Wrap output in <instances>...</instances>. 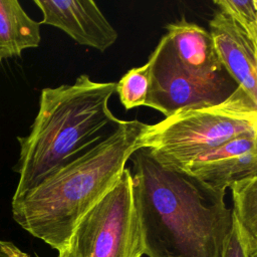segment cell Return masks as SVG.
<instances>
[{"label":"cell","mask_w":257,"mask_h":257,"mask_svg":"<svg viewBox=\"0 0 257 257\" xmlns=\"http://www.w3.org/2000/svg\"><path fill=\"white\" fill-rule=\"evenodd\" d=\"M40 22L33 20L16 0H0V62L38 47Z\"/></svg>","instance_id":"11"},{"label":"cell","mask_w":257,"mask_h":257,"mask_svg":"<svg viewBox=\"0 0 257 257\" xmlns=\"http://www.w3.org/2000/svg\"><path fill=\"white\" fill-rule=\"evenodd\" d=\"M131 158L144 254L221 257L231 228L226 192L162 167L144 149Z\"/></svg>","instance_id":"1"},{"label":"cell","mask_w":257,"mask_h":257,"mask_svg":"<svg viewBox=\"0 0 257 257\" xmlns=\"http://www.w3.org/2000/svg\"><path fill=\"white\" fill-rule=\"evenodd\" d=\"M209 27L222 66L248 96L257 102V44L219 10L213 14Z\"/></svg>","instance_id":"9"},{"label":"cell","mask_w":257,"mask_h":257,"mask_svg":"<svg viewBox=\"0 0 257 257\" xmlns=\"http://www.w3.org/2000/svg\"><path fill=\"white\" fill-rule=\"evenodd\" d=\"M9 257H30L27 253L23 252L22 250H20L18 247H16L15 245L13 246V248L10 251V255Z\"/></svg>","instance_id":"17"},{"label":"cell","mask_w":257,"mask_h":257,"mask_svg":"<svg viewBox=\"0 0 257 257\" xmlns=\"http://www.w3.org/2000/svg\"><path fill=\"white\" fill-rule=\"evenodd\" d=\"M13 246L14 244L12 242L0 240V257H9Z\"/></svg>","instance_id":"16"},{"label":"cell","mask_w":257,"mask_h":257,"mask_svg":"<svg viewBox=\"0 0 257 257\" xmlns=\"http://www.w3.org/2000/svg\"><path fill=\"white\" fill-rule=\"evenodd\" d=\"M150 88V62L130 69L116 82L115 91L125 109L145 106Z\"/></svg>","instance_id":"13"},{"label":"cell","mask_w":257,"mask_h":257,"mask_svg":"<svg viewBox=\"0 0 257 257\" xmlns=\"http://www.w3.org/2000/svg\"><path fill=\"white\" fill-rule=\"evenodd\" d=\"M229 189L233 200L232 217L250 236L257 239V176L237 181Z\"/></svg>","instance_id":"12"},{"label":"cell","mask_w":257,"mask_h":257,"mask_svg":"<svg viewBox=\"0 0 257 257\" xmlns=\"http://www.w3.org/2000/svg\"><path fill=\"white\" fill-rule=\"evenodd\" d=\"M144 122L121 120L104 139L11 201L25 231L60 252L80 219L112 188L138 151Z\"/></svg>","instance_id":"2"},{"label":"cell","mask_w":257,"mask_h":257,"mask_svg":"<svg viewBox=\"0 0 257 257\" xmlns=\"http://www.w3.org/2000/svg\"><path fill=\"white\" fill-rule=\"evenodd\" d=\"M42 12L40 24L61 29L75 42L105 51L117 39V32L92 0H35Z\"/></svg>","instance_id":"8"},{"label":"cell","mask_w":257,"mask_h":257,"mask_svg":"<svg viewBox=\"0 0 257 257\" xmlns=\"http://www.w3.org/2000/svg\"><path fill=\"white\" fill-rule=\"evenodd\" d=\"M150 88L145 106L166 117L183 109L225 101L239 86L225 70L211 78L188 73L180 64L171 39L165 34L149 57Z\"/></svg>","instance_id":"6"},{"label":"cell","mask_w":257,"mask_h":257,"mask_svg":"<svg viewBox=\"0 0 257 257\" xmlns=\"http://www.w3.org/2000/svg\"><path fill=\"white\" fill-rule=\"evenodd\" d=\"M116 82L81 74L71 84L45 87L30 132L18 137L19 175L12 199L36 187L52 173L104 139L121 120L108 107Z\"/></svg>","instance_id":"3"},{"label":"cell","mask_w":257,"mask_h":257,"mask_svg":"<svg viewBox=\"0 0 257 257\" xmlns=\"http://www.w3.org/2000/svg\"><path fill=\"white\" fill-rule=\"evenodd\" d=\"M144 246L132 171L80 219L58 257H142Z\"/></svg>","instance_id":"5"},{"label":"cell","mask_w":257,"mask_h":257,"mask_svg":"<svg viewBox=\"0 0 257 257\" xmlns=\"http://www.w3.org/2000/svg\"><path fill=\"white\" fill-rule=\"evenodd\" d=\"M182 172L213 190L226 192L235 182L257 176V135H241L210 149Z\"/></svg>","instance_id":"7"},{"label":"cell","mask_w":257,"mask_h":257,"mask_svg":"<svg viewBox=\"0 0 257 257\" xmlns=\"http://www.w3.org/2000/svg\"><path fill=\"white\" fill-rule=\"evenodd\" d=\"M166 29L176 56L188 73L211 78L225 71L208 30L185 18L168 24Z\"/></svg>","instance_id":"10"},{"label":"cell","mask_w":257,"mask_h":257,"mask_svg":"<svg viewBox=\"0 0 257 257\" xmlns=\"http://www.w3.org/2000/svg\"><path fill=\"white\" fill-rule=\"evenodd\" d=\"M248 134L257 135V102L238 86L219 104L183 109L146 123L137 146L162 167L182 172L200 154Z\"/></svg>","instance_id":"4"},{"label":"cell","mask_w":257,"mask_h":257,"mask_svg":"<svg viewBox=\"0 0 257 257\" xmlns=\"http://www.w3.org/2000/svg\"><path fill=\"white\" fill-rule=\"evenodd\" d=\"M221 257H257V239L250 236L232 215Z\"/></svg>","instance_id":"15"},{"label":"cell","mask_w":257,"mask_h":257,"mask_svg":"<svg viewBox=\"0 0 257 257\" xmlns=\"http://www.w3.org/2000/svg\"><path fill=\"white\" fill-rule=\"evenodd\" d=\"M218 10L230 17L257 44V1L215 0Z\"/></svg>","instance_id":"14"}]
</instances>
